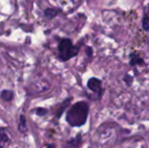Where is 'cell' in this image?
Wrapping results in <instances>:
<instances>
[{
    "label": "cell",
    "instance_id": "6da1fadb",
    "mask_svg": "<svg viewBox=\"0 0 149 148\" xmlns=\"http://www.w3.org/2000/svg\"><path fill=\"white\" fill-rule=\"evenodd\" d=\"M89 110V105L86 101H79L68 109L65 120L72 127H80L86 123Z\"/></svg>",
    "mask_w": 149,
    "mask_h": 148
},
{
    "label": "cell",
    "instance_id": "7a4b0ae2",
    "mask_svg": "<svg viewBox=\"0 0 149 148\" xmlns=\"http://www.w3.org/2000/svg\"><path fill=\"white\" fill-rule=\"evenodd\" d=\"M58 58L60 61L65 62L73 58L79 54V48L76 45H73L72 39L63 38L60 40L58 45Z\"/></svg>",
    "mask_w": 149,
    "mask_h": 148
},
{
    "label": "cell",
    "instance_id": "3957f363",
    "mask_svg": "<svg viewBox=\"0 0 149 148\" xmlns=\"http://www.w3.org/2000/svg\"><path fill=\"white\" fill-rule=\"evenodd\" d=\"M87 87L89 90H91L92 92H93L94 93L98 94V99H100L104 94V88L102 87V81L95 77L91 78L88 81H87Z\"/></svg>",
    "mask_w": 149,
    "mask_h": 148
},
{
    "label": "cell",
    "instance_id": "277c9868",
    "mask_svg": "<svg viewBox=\"0 0 149 148\" xmlns=\"http://www.w3.org/2000/svg\"><path fill=\"white\" fill-rule=\"evenodd\" d=\"M130 60H129V65L131 66H136V65H144L145 62L144 59L140 56L138 52H132L129 55Z\"/></svg>",
    "mask_w": 149,
    "mask_h": 148
},
{
    "label": "cell",
    "instance_id": "5b68a950",
    "mask_svg": "<svg viewBox=\"0 0 149 148\" xmlns=\"http://www.w3.org/2000/svg\"><path fill=\"white\" fill-rule=\"evenodd\" d=\"M72 100V97H71V98H67L66 99H65V100L58 106V109H57V111H56V117H57V119H60V118H61L63 113H64V112L65 111V109L70 106V103H71Z\"/></svg>",
    "mask_w": 149,
    "mask_h": 148
},
{
    "label": "cell",
    "instance_id": "8992f818",
    "mask_svg": "<svg viewBox=\"0 0 149 148\" xmlns=\"http://www.w3.org/2000/svg\"><path fill=\"white\" fill-rule=\"evenodd\" d=\"M61 11L60 9H57V8H46L44 11L45 13V17L49 19L52 20L56 16H58V14Z\"/></svg>",
    "mask_w": 149,
    "mask_h": 148
},
{
    "label": "cell",
    "instance_id": "52a82bcc",
    "mask_svg": "<svg viewBox=\"0 0 149 148\" xmlns=\"http://www.w3.org/2000/svg\"><path fill=\"white\" fill-rule=\"evenodd\" d=\"M82 143V138H81V135L80 134H78L75 138L70 140L68 142H67V146L70 147L72 148H78L79 147V145Z\"/></svg>",
    "mask_w": 149,
    "mask_h": 148
},
{
    "label": "cell",
    "instance_id": "ba28073f",
    "mask_svg": "<svg viewBox=\"0 0 149 148\" xmlns=\"http://www.w3.org/2000/svg\"><path fill=\"white\" fill-rule=\"evenodd\" d=\"M18 131L20 133H26L27 131V125H26V120L24 115H20L19 117V124H18Z\"/></svg>",
    "mask_w": 149,
    "mask_h": 148
},
{
    "label": "cell",
    "instance_id": "9c48e42d",
    "mask_svg": "<svg viewBox=\"0 0 149 148\" xmlns=\"http://www.w3.org/2000/svg\"><path fill=\"white\" fill-rule=\"evenodd\" d=\"M13 97H14V93H13L12 91L3 90L2 92H1V98L4 101H10V100H12Z\"/></svg>",
    "mask_w": 149,
    "mask_h": 148
},
{
    "label": "cell",
    "instance_id": "30bf717a",
    "mask_svg": "<svg viewBox=\"0 0 149 148\" xmlns=\"http://www.w3.org/2000/svg\"><path fill=\"white\" fill-rule=\"evenodd\" d=\"M9 141V137H8V134L7 133L5 132V129L4 128H2L1 129V147L3 148V145L5 143H7Z\"/></svg>",
    "mask_w": 149,
    "mask_h": 148
},
{
    "label": "cell",
    "instance_id": "8fae6325",
    "mask_svg": "<svg viewBox=\"0 0 149 148\" xmlns=\"http://www.w3.org/2000/svg\"><path fill=\"white\" fill-rule=\"evenodd\" d=\"M123 81L126 83V85H127L128 87H130V86L132 85L133 82H134V77H133L132 75L128 74V73H127V74H125V76H124V78H123Z\"/></svg>",
    "mask_w": 149,
    "mask_h": 148
},
{
    "label": "cell",
    "instance_id": "7c38bea8",
    "mask_svg": "<svg viewBox=\"0 0 149 148\" xmlns=\"http://www.w3.org/2000/svg\"><path fill=\"white\" fill-rule=\"evenodd\" d=\"M35 113L36 115H38V117H44L48 113V110L46 108H43V107H38L35 110Z\"/></svg>",
    "mask_w": 149,
    "mask_h": 148
},
{
    "label": "cell",
    "instance_id": "4fadbf2b",
    "mask_svg": "<svg viewBox=\"0 0 149 148\" xmlns=\"http://www.w3.org/2000/svg\"><path fill=\"white\" fill-rule=\"evenodd\" d=\"M142 27L145 31H149V15H147L142 19Z\"/></svg>",
    "mask_w": 149,
    "mask_h": 148
},
{
    "label": "cell",
    "instance_id": "5bb4252c",
    "mask_svg": "<svg viewBox=\"0 0 149 148\" xmlns=\"http://www.w3.org/2000/svg\"><path fill=\"white\" fill-rule=\"evenodd\" d=\"M86 54H87L88 57H92L93 54V50L92 47L87 46V47H86Z\"/></svg>",
    "mask_w": 149,
    "mask_h": 148
},
{
    "label": "cell",
    "instance_id": "9a60e30c",
    "mask_svg": "<svg viewBox=\"0 0 149 148\" xmlns=\"http://www.w3.org/2000/svg\"><path fill=\"white\" fill-rule=\"evenodd\" d=\"M47 147H48V148H54V147H55V145H48V146H47Z\"/></svg>",
    "mask_w": 149,
    "mask_h": 148
}]
</instances>
